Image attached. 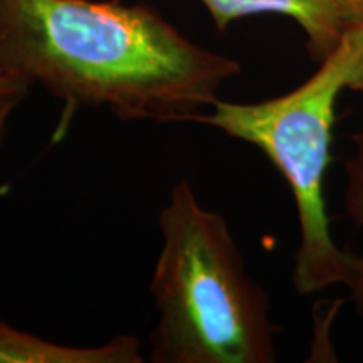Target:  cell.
Instances as JSON below:
<instances>
[{"label": "cell", "mask_w": 363, "mask_h": 363, "mask_svg": "<svg viewBox=\"0 0 363 363\" xmlns=\"http://www.w3.org/2000/svg\"><path fill=\"white\" fill-rule=\"evenodd\" d=\"M0 71L66 104L120 120L195 121L240 74L147 6L94 0H0Z\"/></svg>", "instance_id": "obj_1"}, {"label": "cell", "mask_w": 363, "mask_h": 363, "mask_svg": "<svg viewBox=\"0 0 363 363\" xmlns=\"http://www.w3.org/2000/svg\"><path fill=\"white\" fill-rule=\"evenodd\" d=\"M162 252L150 291L160 320L153 363H272L269 298L247 274L227 220L201 206L187 180L162 208Z\"/></svg>", "instance_id": "obj_2"}, {"label": "cell", "mask_w": 363, "mask_h": 363, "mask_svg": "<svg viewBox=\"0 0 363 363\" xmlns=\"http://www.w3.org/2000/svg\"><path fill=\"white\" fill-rule=\"evenodd\" d=\"M343 89L363 93V27H348L315 74L289 93L257 103L217 99L211 115L195 118V123L259 148L288 182L301 235L291 279L301 296L338 284L352 288L357 278L358 257L335 242L325 201L331 131Z\"/></svg>", "instance_id": "obj_3"}, {"label": "cell", "mask_w": 363, "mask_h": 363, "mask_svg": "<svg viewBox=\"0 0 363 363\" xmlns=\"http://www.w3.org/2000/svg\"><path fill=\"white\" fill-rule=\"evenodd\" d=\"M219 33L257 13H279L293 19L306 35V48L315 61L337 49L347 26L337 0H201Z\"/></svg>", "instance_id": "obj_4"}, {"label": "cell", "mask_w": 363, "mask_h": 363, "mask_svg": "<svg viewBox=\"0 0 363 363\" xmlns=\"http://www.w3.org/2000/svg\"><path fill=\"white\" fill-rule=\"evenodd\" d=\"M135 337H116L98 347H71L48 342L0 321V363H142Z\"/></svg>", "instance_id": "obj_5"}, {"label": "cell", "mask_w": 363, "mask_h": 363, "mask_svg": "<svg viewBox=\"0 0 363 363\" xmlns=\"http://www.w3.org/2000/svg\"><path fill=\"white\" fill-rule=\"evenodd\" d=\"M355 153L345 163L347 172V190H345V207L355 225L363 229V130L352 136ZM352 299L357 315L363 321V254L358 257L357 278L352 284Z\"/></svg>", "instance_id": "obj_6"}, {"label": "cell", "mask_w": 363, "mask_h": 363, "mask_svg": "<svg viewBox=\"0 0 363 363\" xmlns=\"http://www.w3.org/2000/svg\"><path fill=\"white\" fill-rule=\"evenodd\" d=\"M340 12L348 27H363V0H337Z\"/></svg>", "instance_id": "obj_7"}, {"label": "cell", "mask_w": 363, "mask_h": 363, "mask_svg": "<svg viewBox=\"0 0 363 363\" xmlns=\"http://www.w3.org/2000/svg\"><path fill=\"white\" fill-rule=\"evenodd\" d=\"M30 86L0 71V96H27Z\"/></svg>", "instance_id": "obj_8"}, {"label": "cell", "mask_w": 363, "mask_h": 363, "mask_svg": "<svg viewBox=\"0 0 363 363\" xmlns=\"http://www.w3.org/2000/svg\"><path fill=\"white\" fill-rule=\"evenodd\" d=\"M24 98L26 96H0V147H2L4 138H6L9 118Z\"/></svg>", "instance_id": "obj_9"}]
</instances>
